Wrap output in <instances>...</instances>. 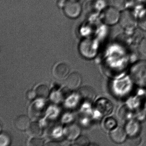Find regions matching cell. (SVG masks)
Returning <instances> with one entry per match:
<instances>
[{
	"instance_id": "1",
	"label": "cell",
	"mask_w": 146,
	"mask_h": 146,
	"mask_svg": "<svg viewBox=\"0 0 146 146\" xmlns=\"http://www.w3.org/2000/svg\"><path fill=\"white\" fill-rule=\"evenodd\" d=\"M121 12L113 6L109 7L105 10L103 14V21L109 26H113L119 23Z\"/></svg>"
},
{
	"instance_id": "2",
	"label": "cell",
	"mask_w": 146,
	"mask_h": 146,
	"mask_svg": "<svg viewBox=\"0 0 146 146\" xmlns=\"http://www.w3.org/2000/svg\"><path fill=\"white\" fill-rule=\"evenodd\" d=\"M119 23L123 28L130 29L134 28L136 25L135 17L129 11L125 10L121 12Z\"/></svg>"
},
{
	"instance_id": "3",
	"label": "cell",
	"mask_w": 146,
	"mask_h": 146,
	"mask_svg": "<svg viewBox=\"0 0 146 146\" xmlns=\"http://www.w3.org/2000/svg\"><path fill=\"white\" fill-rule=\"evenodd\" d=\"M78 95L81 100L87 103L92 102L95 99L96 93L91 87L84 86L79 89Z\"/></svg>"
},
{
	"instance_id": "4",
	"label": "cell",
	"mask_w": 146,
	"mask_h": 146,
	"mask_svg": "<svg viewBox=\"0 0 146 146\" xmlns=\"http://www.w3.org/2000/svg\"><path fill=\"white\" fill-rule=\"evenodd\" d=\"M82 82V77L77 72H73L67 76L65 81V85L70 89L77 88Z\"/></svg>"
},
{
	"instance_id": "5",
	"label": "cell",
	"mask_w": 146,
	"mask_h": 146,
	"mask_svg": "<svg viewBox=\"0 0 146 146\" xmlns=\"http://www.w3.org/2000/svg\"><path fill=\"white\" fill-rule=\"evenodd\" d=\"M126 131L121 127L113 129L110 132V137L116 143H120L125 141L126 138Z\"/></svg>"
},
{
	"instance_id": "6",
	"label": "cell",
	"mask_w": 146,
	"mask_h": 146,
	"mask_svg": "<svg viewBox=\"0 0 146 146\" xmlns=\"http://www.w3.org/2000/svg\"><path fill=\"white\" fill-rule=\"evenodd\" d=\"M70 72V67L65 63L58 64L54 68V76L56 79L62 80L68 75Z\"/></svg>"
},
{
	"instance_id": "7",
	"label": "cell",
	"mask_w": 146,
	"mask_h": 146,
	"mask_svg": "<svg viewBox=\"0 0 146 146\" xmlns=\"http://www.w3.org/2000/svg\"><path fill=\"white\" fill-rule=\"evenodd\" d=\"M80 127L75 123L70 124L66 127L64 134L66 137L70 140L76 139L80 135Z\"/></svg>"
},
{
	"instance_id": "8",
	"label": "cell",
	"mask_w": 146,
	"mask_h": 146,
	"mask_svg": "<svg viewBox=\"0 0 146 146\" xmlns=\"http://www.w3.org/2000/svg\"><path fill=\"white\" fill-rule=\"evenodd\" d=\"M14 124L17 129L25 130L28 129L31 123L29 117L26 115H20L16 119Z\"/></svg>"
},
{
	"instance_id": "9",
	"label": "cell",
	"mask_w": 146,
	"mask_h": 146,
	"mask_svg": "<svg viewBox=\"0 0 146 146\" xmlns=\"http://www.w3.org/2000/svg\"><path fill=\"white\" fill-rule=\"evenodd\" d=\"M42 130L40 125L36 122L31 123L28 129V132L33 137H37L42 133Z\"/></svg>"
},
{
	"instance_id": "10",
	"label": "cell",
	"mask_w": 146,
	"mask_h": 146,
	"mask_svg": "<svg viewBox=\"0 0 146 146\" xmlns=\"http://www.w3.org/2000/svg\"><path fill=\"white\" fill-rule=\"evenodd\" d=\"M126 131L131 137L137 136L140 131V125L135 121H131L126 125Z\"/></svg>"
},
{
	"instance_id": "11",
	"label": "cell",
	"mask_w": 146,
	"mask_h": 146,
	"mask_svg": "<svg viewBox=\"0 0 146 146\" xmlns=\"http://www.w3.org/2000/svg\"><path fill=\"white\" fill-rule=\"evenodd\" d=\"M36 97L41 99H46L49 95V91L47 86L41 85L38 86L35 90Z\"/></svg>"
},
{
	"instance_id": "12",
	"label": "cell",
	"mask_w": 146,
	"mask_h": 146,
	"mask_svg": "<svg viewBox=\"0 0 146 146\" xmlns=\"http://www.w3.org/2000/svg\"><path fill=\"white\" fill-rule=\"evenodd\" d=\"M127 6V0H113V6L120 12L124 11Z\"/></svg>"
},
{
	"instance_id": "13",
	"label": "cell",
	"mask_w": 146,
	"mask_h": 146,
	"mask_svg": "<svg viewBox=\"0 0 146 146\" xmlns=\"http://www.w3.org/2000/svg\"><path fill=\"white\" fill-rule=\"evenodd\" d=\"M89 140L88 137L85 136H81L78 137L76 141L75 144L78 146H86L89 144Z\"/></svg>"
},
{
	"instance_id": "14",
	"label": "cell",
	"mask_w": 146,
	"mask_h": 146,
	"mask_svg": "<svg viewBox=\"0 0 146 146\" xmlns=\"http://www.w3.org/2000/svg\"><path fill=\"white\" fill-rule=\"evenodd\" d=\"M138 50L142 55L146 57V38H143L140 42Z\"/></svg>"
},
{
	"instance_id": "15",
	"label": "cell",
	"mask_w": 146,
	"mask_h": 146,
	"mask_svg": "<svg viewBox=\"0 0 146 146\" xmlns=\"http://www.w3.org/2000/svg\"><path fill=\"white\" fill-rule=\"evenodd\" d=\"M44 144V141L42 138L34 137L30 141L29 145L30 146H42Z\"/></svg>"
},
{
	"instance_id": "16",
	"label": "cell",
	"mask_w": 146,
	"mask_h": 146,
	"mask_svg": "<svg viewBox=\"0 0 146 146\" xmlns=\"http://www.w3.org/2000/svg\"><path fill=\"white\" fill-rule=\"evenodd\" d=\"M126 142V145H137L140 143V139L137 136L131 137V138H129L128 140H125Z\"/></svg>"
},
{
	"instance_id": "17",
	"label": "cell",
	"mask_w": 146,
	"mask_h": 146,
	"mask_svg": "<svg viewBox=\"0 0 146 146\" xmlns=\"http://www.w3.org/2000/svg\"><path fill=\"white\" fill-rule=\"evenodd\" d=\"M10 140L9 136L6 134H1V146H7L10 143Z\"/></svg>"
},
{
	"instance_id": "18",
	"label": "cell",
	"mask_w": 146,
	"mask_h": 146,
	"mask_svg": "<svg viewBox=\"0 0 146 146\" xmlns=\"http://www.w3.org/2000/svg\"><path fill=\"white\" fill-rule=\"evenodd\" d=\"M26 97L28 100H32L36 97L35 90H30L26 93Z\"/></svg>"
},
{
	"instance_id": "19",
	"label": "cell",
	"mask_w": 146,
	"mask_h": 146,
	"mask_svg": "<svg viewBox=\"0 0 146 146\" xmlns=\"http://www.w3.org/2000/svg\"><path fill=\"white\" fill-rule=\"evenodd\" d=\"M145 2H146V0H145Z\"/></svg>"
}]
</instances>
